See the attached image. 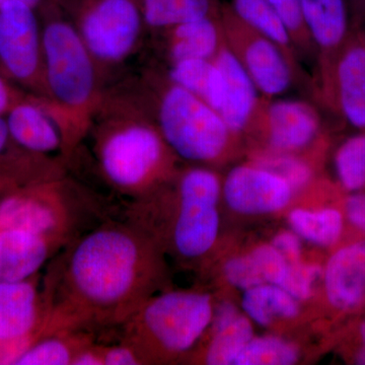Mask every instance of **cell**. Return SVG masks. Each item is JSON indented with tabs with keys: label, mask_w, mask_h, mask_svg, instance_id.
Wrapping results in <instances>:
<instances>
[{
	"label": "cell",
	"mask_w": 365,
	"mask_h": 365,
	"mask_svg": "<svg viewBox=\"0 0 365 365\" xmlns=\"http://www.w3.org/2000/svg\"><path fill=\"white\" fill-rule=\"evenodd\" d=\"M158 267L155 245L126 220L108 218L50 265L45 333L120 328L155 294Z\"/></svg>",
	"instance_id": "1"
},
{
	"label": "cell",
	"mask_w": 365,
	"mask_h": 365,
	"mask_svg": "<svg viewBox=\"0 0 365 365\" xmlns=\"http://www.w3.org/2000/svg\"><path fill=\"white\" fill-rule=\"evenodd\" d=\"M88 135L101 176L127 200L145 195L165 182L175 153L131 85L106 88Z\"/></svg>",
	"instance_id": "2"
},
{
	"label": "cell",
	"mask_w": 365,
	"mask_h": 365,
	"mask_svg": "<svg viewBox=\"0 0 365 365\" xmlns=\"http://www.w3.org/2000/svg\"><path fill=\"white\" fill-rule=\"evenodd\" d=\"M43 71L48 98L71 122L81 143L106 90L97 62L57 0H44Z\"/></svg>",
	"instance_id": "3"
},
{
	"label": "cell",
	"mask_w": 365,
	"mask_h": 365,
	"mask_svg": "<svg viewBox=\"0 0 365 365\" xmlns=\"http://www.w3.org/2000/svg\"><path fill=\"white\" fill-rule=\"evenodd\" d=\"M108 218L97 194L66 175L0 198V230L40 235L57 251Z\"/></svg>",
	"instance_id": "4"
},
{
	"label": "cell",
	"mask_w": 365,
	"mask_h": 365,
	"mask_svg": "<svg viewBox=\"0 0 365 365\" xmlns=\"http://www.w3.org/2000/svg\"><path fill=\"white\" fill-rule=\"evenodd\" d=\"M131 85L177 157L194 163L222 157L232 133L220 113L155 72L144 74Z\"/></svg>",
	"instance_id": "5"
},
{
	"label": "cell",
	"mask_w": 365,
	"mask_h": 365,
	"mask_svg": "<svg viewBox=\"0 0 365 365\" xmlns=\"http://www.w3.org/2000/svg\"><path fill=\"white\" fill-rule=\"evenodd\" d=\"M213 317L210 295L169 292L153 295L120 327L121 342L131 346L143 364L189 351Z\"/></svg>",
	"instance_id": "6"
},
{
	"label": "cell",
	"mask_w": 365,
	"mask_h": 365,
	"mask_svg": "<svg viewBox=\"0 0 365 365\" xmlns=\"http://www.w3.org/2000/svg\"><path fill=\"white\" fill-rule=\"evenodd\" d=\"M105 81L138 52L146 26L139 0H57Z\"/></svg>",
	"instance_id": "7"
},
{
	"label": "cell",
	"mask_w": 365,
	"mask_h": 365,
	"mask_svg": "<svg viewBox=\"0 0 365 365\" xmlns=\"http://www.w3.org/2000/svg\"><path fill=\"white\" fill-rule=\"evenodd\" d=\"M169 242L178 256L197 259L207 254L220 232V185L212 177L186 170L178 180Z\"/></svg>",
	"instance_id": "8"
},
{
	"label": "cell",
	"mask_w": 365,
	"mask_h": 365,
	"mask_svg": "<svg viewBox=\"0 0 365 365\" xmlns=\"http://www.w3.org/2000/svg\"><path fill=\"white\" fill-rule=\"evenodd\" d=\"M225 44L241 62L262 95H282L294 81L292 63L282 49L240 20L230 4L220 11Z\"/></svg>",
	"instance_id": "9"
},
{
	"label": "cell",
	"mask_w": 365,
	"mask_h": 365,
	"mask_svg": "<svg viewBox=\"0 0 365 365\" xmlns=\"http://www.w3.org/2000/svg\"><path fill=\"white\" fill-rule=\"evenodd\" d=\"M0 61L18 81H37L48 98L43 71L42 26L33 7L16 1L0 6Z\"/></svg>",
	"instance_id": "10"
},
{
	"label": "cell",
	"mask_w": 365,
	"mask_h": 365,
	"mask_svg": "<svg viewBox=\"0 0 365 365\" xmlns=\"http://www.w3.org/2000/svg\"><path fill=\"white\" fill-rule=\"evenodd\" d=\"M223 196L242 215H266L289 203L294 189L284 179L260 165H240L228 173Z\"/></svg>",
	"instance_id": "11"
},
{
	"label": "cell",
	"mask_w": 365,
	"mask_h": 365,
	"mask_svg": "<svg viewBox=\"0 0 365 365\" xmlns=\"http://www.w3.org/2000/svg\"><path fill=\"white\" fill-rule=\"evenodd\" d=\"M34 277L0 283L1 342L28 341L32 344L40 337L46 318V304Z\"/></svg>",
	"instance_id": "12"
},
{
	"label": "cell",
	"mask_w": 365,
	"mask_h": 365,
	"mask_svg": "<svg viewBox=\"0 0 365 365\" xmlns=\"http://www.w3.org/2000/svg\"><path fill=\"white\" fill-rule=\"evenodd\" d=\"M6 124L11 138L24 150L47 157L59 153L63 160V131L51 101L44 98L39 104L14 106L6 118Z\"/></svg>",
	"instance_id": "13"
},
{
	"label": "cell",
	"mask_w": 365,
	"mask_h": 365,
	"mask_svg": "<svg viewBox=\"0 0 365 365\" xmlns=\"http://www.w3.org/2000/svg\"><path fill=\"white\" fill-rule=\"evenodd\" d=\"M329 304L343 313L361 307L365 302V240L336 250L324 270Z\"/></svg>",
	"instance_id": "14"
},
{
	"label": "cell",
	"mask_w": 365,
	"mask_h": 365,
	"mask_svg": "<svg viewBox=\"0 0 365 365\" xmlns=\"http://www.w3.org/2000/svg\"><path fill=\"white\" fill-rule=\"evenodd\" d=\"M261 111L268 141L273 150L289 153L302 150L316 138L319 117L311 105L302 101L278 100Z\"/></svg>",
	"instance_id": "15"
},
{
	"label": "cell",
	"mask_w": 365,
	"mask_h": 365,
	"mask_svg": "<svg viewBox=\"0 0 365 365\" xmlns=\"http://www.w3.org/2000/svg\"><path fill=\"white\" fill-rule=\"evenodd\" d=\"M213 60L225 81L222 105L218 113L232 134L240 133L256 116L260 91L225 42Z\"/></svg>",
	"instance_id": "16"
},
{
	"label": "cell",
	"mask_w": 365,
	"mask_h": 365,
	"mask_svg": "<svg viewBox=\"0 0 365 365\" xmlns=\"http://www.w3.org/2000/svg\"><path fill=\"white\" fill-rule=\"evenodd\" d=\"M168 63L187 59H213L225 43L220 14L185 21L158 32Z\"/></svg>",
	"instance_id": "17"
},
{
	"label": "cell",
	"mask_w": 365,
	"mask_h": 365,
	"mask_svg": "<svg viewBox=\"0 0 365 365\" xmlns=\"http://www.w3.org/2000/svg\"><path fill=\"white\" fill-rule=\"evenodd\" d=\"M44 237L16 230H0V283L29 279L56 255Z\"/></svg>",
	"instance_id": "18"
},
{
	"label": "cell",
	"mask_w": 365,
	"mask_h": 365,
	"mask_svg": "<svg viewBox=\"0 0 365 365\" xmlns=\"http://www.w3.org/2000/svg\"><path fill=\"white\" fill-rule=\"evenodd\" d=\"M338 107L348 123L365 129V46L354 44L341 52L335 64Z\"/></svg>",
	"instance_id": "19"
},
{
	"label": "cell",
	"mask_w": 365,
	"mask_h": 365,
	"mask_svg": "<svg viewBox=\"0 0 365 365\" xmlns=\"http://www.w3.org/2000/svg\"><path fill=\"white\" fill-rule=\"evenodd\" d=\"M304 21L314 44L324 53L335 51L347 34L346 0H302Z\"/></svg>",
	"instance_id": "20"
},
{
	"label": "cell",
	"mask_w": 365,
	"mask_h": 365,
	"mask_svg": "<svg viewBox=\"0 0 365 365\" xmlns=\"http://www.w3.org/2000/svg\"><path fill=\"white\" fill-rule=\"evenodd\" d=\"M165 78L200 98L220 112L225 81L222 71L213 59H187L170 64Z\"/></svg>",
	"instance_id": "21"
},
{
	"label": "cell",
	"mask_w": 365,
	"mask_h": 365,
	"mask_svg": "<svg viewBox=\"0 0 365 365\" xmlns=\"http://www.w3.org/2000/svg\"><path fill=\"white\" fill-rule=\"evenodd\" d=\"M96 334L86 331H58L46 334L21 353L16 365H71L86 346L95 343Z\"/></svg>",
	"instance_id": "22"
},
{
	"label": "cell",
	"mask_w": 365,
	"mask_h": 365,
	"mask_svg": "<svg viewBox=\"0 0 365 365\" xmlns=\"http://www.w3.org/2000/svg\"><path fill=\"white\" fill-rule=\"evenodd\" d=\"M146 30L162 32L205 16H220V0H139Z\"/></svg>",
	"instance_id": "23"
},
{
	"label": "cell",
	"mask_w": 365,
	"mask_h": 365,
	"mask_svg": "<svg viewBox=\"0 0 365 365\" xmlns=\"http://www.w3.org/2000/svg\"><path fill=\"white\" fill-rule=\"evenodd\" d=\"M250 319L261 326H268L273 319L294 318L299 312V300L278 285L264 283L245 290L242 302Z\"/></svg>",
	"instance_id": "24"
},
{
	"label": "cell",
	"mask_w": 365,
	"mask_h": 365,
	"mask_svg": "<svg viewBox=\"0 0 365 365\" xmlns=\"http://www.w3.org/2000/svg\"><path fill=\"white\" fill-rule=\"evenodd\" d=\"M230 6L240 20L279 46L294 63V42L268 0H232Z\"/></svg>",
	"instance_id": "25"
},
{
	"label": "cell",
	"mask_w": 365,
	"mask_h": 365,
	"mask_svg": "<svg viewBox=\"0 0 365 365\" xmlns=\"http://www.w3.org/2000/svg\"><path fill=\"white\" fill-rule=\"evenodd\" d=\"M289 223L295 234L321 247H331L339 241L344 230V216L333 207L306 210L294 209Z\"/></svg>",
	"instance_id": "26"
},
{
	"label": "cell",
	"mask_w": 365,
	"mask_h": 365,
	"mask_svg": "<svg viewBox=\"0 0 365 365\" xmlns=\"http://www.w3.org/2000/svg\"><path fill=\"white\" fill-rule=\"evenodd\" d=\"M253 327L246 317L239 316L232 323L213 331L206 350L205 362L210 365L235 364L240 353L253 339Z\"/></svg>",
	"instance_id": "27"
},
{
	"label": "cell",
	"mask_w": 365,
	"mask_h": 365,
	"mask_svg": "<svg viewBox=\"0 0 365 365\" xmlns=\"http://www.w3.org/2000/svg\"><path fill=\"white\" fill-rule=\"evenodd\" d=\"M297 346L273 336L253 337L235 359L237 365H289L299 359Z\"/></svg>",
	"instance_id": "28"
},
{
	"label": "cell",
	"mask_w": 365,
	"mask_h": 365,
	"mask_svg": "<svg viewBox=\"0 0 365 365\" xmlns=\"http://www.w3.org/2000/svg\"><path fill=\"white\" fill-rule=\"evenodd\" d=\"M335 169L346 191L365 188V134L350 137L341 144L335 155Z\"/></svg>",
	"instance_id": "29"
},
{
	"label": "cell",
	"mask_w": 365,
	"mask_h": 365,
	"mask_svg": "<svg viewBox=\"0 0 365 365\" xmlns=\"http://www.w3.org/2000/svg\"><path fill=\"white\" fill-rule=\"evenodd\" d=\"M257 165L271 170L284 179L294 191L306 186L313 175L311 168L304 160L283 153L281 155L262 158L257 163Z\"/></svg>",
	"instance_id": "30"
},
{
	"label": "cell",
	"mask_w": 365,
	"mask_h": 365,
	"mask_svg": "<svg viewBox=\"0 0 365 365\" xmlns=\"http://www.w3.org/2000/svg\"><path fill=\"white\" fill-rule=\"evenodd\" d=\"M274 11L279 16L294 46L311 47L313 43L304 21L302 0H268Z\"/></svg>",
	"instance_id": "31"
},
{
	"label": "cell",
	"mask_w": 365,
	"mask_h": 365,
	"mask_svg": "<svg viewBox=\"0 0 365 365\" xmlns=\"http://www.w3.org/2000/svg\"><path fill=\"white\" fill-rule=\"evenodd\" d=\"M322 273V268L316 264L288 262L287 272L280 287L297 300L307 299L313 292L314 282L321 277Z\"/></svg>",
	"instance_id": "32"
},
{
	"label": "cell",
	"mask_w": 365,
	"mask_h": 365,
	"mask_svg": "<svg viewBox=\"0 0 365 365\" xmlns=\"http://www.w3.org/2000/svg\"><path fill=\"white\" fill-rule=\"evenodd\" d=\"M223 272L228 282L240 289L246 290L266 283L252 254L230 259L225 263Z\"/></svg>",
	"instance_id": "33"
},
{
	"label": "cell",
	"mask_w": 365,
	"mask_h": 365,
	"mask_svg": "<svg viewBox=\"0 0 365 365\" xmlns=\"http://www.w3.org/2000/svg\"><path fill=\"white\" fill-rule=\"evenodd\" d=\"M266 283L280 287L287 272L288 261L273 245H264L252 252Z\"/></svg>",
	"instance_id": "34"
},
{
	"label": "cell",
	"mask_w": 365,
	"mask_h": 365,
	"mask_svg": "<svg viewBox=\"0 0 365 365\" xmlns=\"http://www.w3.org/2000/svg\"><path fill=\"white\" fill-rule=\"evenodd\" d=\"M104 365H140L143 359L138 353L126 343L113 346L101 345Z\"/></svg>",
	"instance_id": "35"
},
{
	"label": "cell",
	"mask_w": 365,
	"mask_h": 365,
	"mask_svg": "<svg viewBox=\"0 0 365 365\" xmlns=\"http://www.w3.org/2000/svg\"><path fill=\"white\" fill-rule=\"evenodd\" d=\"M294 232H281L274 237L272 245L289 263L300 261L302 244Z\"/></svg>",
	"instance_id": "36"
},
{
	"label": "cell",
	"mask_w": 365,
	"mask_h": 365,
	"mask_svg": "<svg viewBox=\"0 0 365 365\" xmlns=\"http://www.w3.org/2000/svg\"><path fill=\"white\" fill-rule=\"evenodd\" d=\"M344 210L348 222L365 234V193L356 192L348 197Z\"/></svg>",
	"instance_id": "37"
},
{
	"label": "cell",
	"mask_w": 365,
	"mask_h": 365,
	"mask_svg": "<svg viewBox=\"0 0 365 365\" xmlns=\"http://www.w3.org/2000/svg\"><path fill=\"white\" fill-rule=\"evenodd\" d=\"M239 316L237 307L232 302H222L220 306L216 307L215 311H213L212 321H211L213 331L227 326Z\"/></svg>",
	"instance_id": "38"
},
{
	"label": "cell",
	"mask_w": 365,
	"mask_h": 365,
	"mask_svg": "<svg viewBox=\"0 0 365 365\" xmlns=\"http://www.w3.org/2000/svg\"><path fill=\"white\" fill-rule=\"evenodd\" d=\"M71 365H104L101 345L95 342L86 346L76 354Z\"/></svg>",
	"instance_id": "39"
},
{
	"label": "cell",
	"mask_w": 365,
	"mask_h": 365,
	"mask_svg": "<svg viewBox=\"0 0 365 365\" xmlns=\"http://www.w3.org/2000/svg\"><path fill=\"white\" fill-rule=\"evenodd\" d=\"M359 337L360 340V346L354 352L355 364L365 365V319L360 322L359 326Z\"/></svg>",
	"instance_id": "40"
},
{
	"label": "cell",
	"mask_w": 365,
	"mask_h": 365,
	"mask_svg": "<svg viewBox=\"0 0 365 365\" xmlns=\"http://www.w3.org/2000/svg\"><path fill=\"white\" fill-rule=\"evenodd\" d=\"M11 105V93L9 88L0 78V114H2Z\"/></svg>",
	"instance_id": "41"
},
{
	"label": "cell",
	"mask_w": 365,
	"mask_h": 365,
	"mask_svg": "<svg viewBox=\"0 0 365 365\" xmlns=\"http://www.w3.org/2000/svg\"><path fill=\"white\" fill-rule=\"evenodd\" d=\"M11 138L9 128H7L6 120L0 117V155L6 150L7 143Z\"/></svg>",
	"instance_id": "42"
},
{
	"label": "cell",
	"mask_w": 365,
	"mask_h": 365,
	"mask_svg": "<svg viewBox=\"0 0 365 365\" xmlns=\"http://www.w3.org/2000/svg\"><path fill=\"white\" fill-rule=\"evenodd\" d=\"M21 2V4H25L26 6L33 7V9H36V7L40 6L41 4H42L44 0H0V6L2 4H6V2Z\"/></svg>",
	"instance_id": "43"
}]
</instances>
